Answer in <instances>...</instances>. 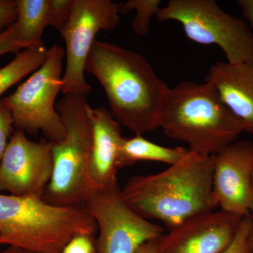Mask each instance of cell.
I'll return each instance as SVG.
<instances>
[{
	"instance_id": "cell-1",
	"label": "cell",
	"mask_w": 253,
	"mask_h": 253,
	"mask_svg": "<svg viewBox=\"0 0 253 253\" xmlns=\"http://www.w3.org/2000/svg\"><path fill=\"white\" fill-rule=\"evenodd\" d=\"M85 72L104 89L113 117L142 135L160 127L161 111L169 88L142 55L96 40Z\"/></svg>"
},
{
	"instance_id": "cell-2",
	"label": "cell",
	"mask_w": 253,
	"mask_h": 253,
	"mask_svg": "<svg viewBox=\"0 0 253 253\" xmlns=\"http://www.w3.org/2000/svg\"><path fill=\"white\" fill-rule=\"evenodd\" d=\"M214 161V156L189 151L162 172L133 176L121 189L123 199L141 217L161 221L170 230L218 208Z\"/></svg>"
},
{
	"instance_id": "cell-3",
	"label": "cell",
	"mask_w": 253,
	"mask_h": 253,
	"mask_svg": "<svg viewBox=\"0 0 253 253\" xmlns=\"http://www.w3.org/2000/svg\"><path fill=\"white\" fill-rule=\"evenodd\" d=\"M160 127L189 151L214 156L235 142L243 131L239 120L205 82H179L169 88L161 111Z\"/></svg>"
},
{
	"instance_id": "cell-4",
	"label": "cell",
	"mask_w": 253,
	"mask_h": 253,
	"mask_svg": "<svg viewBox=\"0 0 253 253\" xmlns=\"http://www.w3.org/2000/svg\"><path fill=\"white\" fill-rule=\"evenodd\" d=\"M97 231L83 206H55L41 197L0 194V245L62 253L75 236L94 237Z\"/></svg>"
},
{
	"instance_id": "cell-5",
	"label": "cell",
	"mask_w": 253,
	"mask_h": 253,
	"mask_svg": "<svg viewBox=\"0 0 253 253\" xmlns=\"http://www.w3.org/2000/svg\"><path fill=\"white\" fill-rule=\"evenodd\" d=\"M86 96L68 94L56 105L66 136L51 143L52 176L43 199L59 206H83L96 186L89 172L91 126Z\"/></svg>"
},
{
	"instance_id": "cell-6",
	"label": "cell",
	"mask_w": 253,
	"mask_h": 253,
	"mask_svg": "<svg viewBox=\"0 0 253 253\" xmlns=\"http://www.w3.org/2000/svg\"><path fill=\"white\" fill-rule=\"evenodd\" d=\"M158 21L181 23L186 37L201 45L219 46L226 62L253 61V33L247 23L228 14L214 0H169L160 8Z\"/></svg>"
},
{
	"instance_id": "cell-7",
	"label": "cell",
	"mask_w": 253,
	"mask_h": 253,
	"mask_svg": "<svg viewBox=\"0 0 253 253\" xmlns=\"http://www.w3.org/2000/svg\"><path fill=\"white\" fill-rule=\"evenodd\" d=\"M65 50L59 45L48 49L44 63L16 91L2 99L18 130L36 134L41 131L49 142L66 136L62 118L56 110V100L62 90Z\"/></svg>"
},
{
	"instance_id": "cell-8",
	"label": "cell",
	"mask_w": 253,
	"mask_h": 253,
	"mask_svg": "<svg viewBox=\"0 0 253 253\" xmlns=\"http://www.w3.org/2000/svg\"><path fill=\"white\" fill-rule=\"evenodd\" d=\"M83 206L97 226L96 253H135L144 243L165 234L162 226L141 217L126 204L118 183L96 188Z\"/></svg>"
},
{
	"instance_id": "cell-9",
	"label": "cell",
	"mask_w": 253,
	"mask_h": 253,
	"mask_svg": "<svg viewBox=\"0 0 253 253\" xmlns=\"http://www.w3.org/2000/svg\"><path fill=\"white\" fill-rule=\"evenodd\" d=\"M120 14L118 4L110 0H73L68 22L60 33L66 44L63 94L87 96L91 92L84 77L86 60L97 33L117 27Z\"/></svg>"
},
{
	"instance_id": "cell-10",
	"label": "cell",
	"mask_w": 253,
	"mask_h": 253,
	"mask_svg": "<svg viewBox=\"0 0 253 253\" xmlns=\"http://www.w3.org/2000/svg\"><path fill=\"white\" fill-rule=\"evenodd\" d=\"M51 143L33 142L15 131L0 163V190L17 196L44 197L52 176Z\"/></svg>"
},
{
	"instance_id": "cell-11",
	"label": "cell",
	"mask_w": 253,
	"mask_h": 253,
	"mask_svg": "<svg viewBox=\"0 0 253 253\" xmlns=\"http://www.w3.org/2000/svg\"><path fill=\"white\" fill-rule=\"evenodd\" d=\"M213 190L218 207L241 218L253 212V144L236 141L214 155Z\"/></svg>"
},
{
	"instance_id": "cell-12",
	"label": "cell",
	"mask_w": 253,
	"mask_h": 253,
	"mask_svg": "<svg viewBox=\"0 0 253 253\" xmlns=\"http://www.w3.org/2000/svg\"><path fill=\"white\" fill-rule=\"evenodd\" d=\"M242 219L221 210L190 219L158 239V253H222Z\"/></svg>"
},
{
	"instance_id": "cell-13",
	"label": "cell",
	"mask_w": 253,
	"mask_h": 253,
	"mask_svg": "<svg viewBox=\"0 0 253 253\" xmlns=\"http://www.w3.org/2000/svg\"><path fill=\"white\" fill-rule=\"evenodd\" d=\"M91 126V147L89 172L96 187L118 183L120 146L123 136L121 124L110 110L86 106Z\"/></svg>"
},
{
	"instance_id": "cell-14",
	"label": "cell",
	"mask_w": 253,
	"mask_h": 253,
	"mask_svg": "<svg viewBox=\"0 0 253 253\" xmlns=\"http://www.w3.org/2000/svg\"><path fill=\"white\" fill-rule=\"evenodd\" d=\"M205 82L217 91L223 103L239 120L243 131L253 136V61L213 64Z\"/></svg>"
},
{
	"instance_id": "cell-15",
	"label": "cell",
	"mask_w": 253,
	"mask_h": 253,
	"mask_svg": "<svg viewBox=\"0 0 253 253\" xmlns=\"http://www.w3.org/2000/svg\"><path fill=\"white\" fill-rule=\"evenodd\" d=\"M18 15L13 24L15 40L23 49L44 46L47 26L61 33L68 22L73 0H16Z\"/></svg>"
},
{
	"instance_id": "cell-16",
	"label": "cell",
	"mask_w": 253,
	"mask_h": 253,
	"mask_svg": "<svg viewBox=\"0 0 253 253\" xmlns=\"http://www.w3.org/2000/svg\"><path fill=\"white\" fill-rule=\"evenodd\" d=\"M189 151V149L181 146L169 148L161 146L147 140L142 135L123 137L118 166L119 168L130 166L142 161H156L172 166L180 161Z\"/></svg>"
},
{
	"instance_id": "cell-17",
	"label": "cell",
	"mask_w": 253,
	"mask_h": 253,
	"mask_svg": "<svg viewBox=\"0 0 253 253\" xmlns=\"http://www.w3.org/2000/svg\"><path fill=\"white\" fill-rule=\"evenodd\" d=\"M47 54L45 45L28 48L20 51L11 62L0 68V97L23 78L41 67Z\"/></svg>"
},
{
	"instance_id": "cell-18",
	"label": "cell",
	"mask_w": 253,
	"mask_h": 253,
	"mask_svg": "<svg viewBox=\"0 0 253 253\" xmlns=\"http://www.w3.org/2000/svg\"><path fill=\"white\" fill-rule=\"evenodd\" d=\"M160 0H129L118 4L121 14L135 11L131 27L136 34L143 36L149 33L150 23L153 16H156L160 9Z\"/></svg>"
},
{
	"instance_id": "cell-19",
	"label": "cell",
	"mask_w": 253,
	"mask_h": 253,
	"mask_svg": "<svg viewBox=\"0 0 253 253\" xmlns=\"http://www.w3.org/2000/svg\"><path fill=\"white\" fill-rule=\"evenodd\" d=\"M14 119L11 111L5 106L2 99H0V163L14 134Z\"/></svg>"
},
{
	"instance_id": "cell-20",
	"label": "cell",
	"mask_w": 253,
	"mask_h": 253,
	"mask_svg": "<svg viewBox=\"0 0 253 253\" xmlns=\"http://www.w3.org/2000/svg\"><path fill=\"white\" fill-rule=\"evenodd\" d=\"M62 253H96L95 239L87 235H77L65 246Z\"/></svg>"
},
{
	"instance_id": "cell-21",
	"label": "cell",
	"mask_w": 253,
	"mask_h": 253,
	"mask_svg": "<svg viewBox=\"0 0 253 253\" xmlns=\"http://www.w3.org/2000/svg\"><path fill=\"white\" fill-rule=\"evenodd\" d=\"M17 15L16 0H0V34L14 24Z\"/></svg>"
},
{
	"instance_id": "cell-22",
	"label": "cell",
	"mask_w": 253,
	"mask_h": 253,
	"mask_svg": "<svg viewBox=\"0 0 253 253\" xmlns=\"http://www.w3.org/2000/svg\"><path fill=\"white\" fill-rule=\"evenodd\" d=\"M249 226V218H243L234 241L222 253H251L247 244Z\"/></svg>"
},
{
	"instance_id": "cell-23",
	"label": "cell",
	"mask_w": 253,
	"mask_h": 253,
	"mask_svg": "<svg viewBox=\"0 0 253 253\" xmlns=\"http://www.w3.org/2000/svg\"><path fill=\"white\" fill-rule=\"evenodd\" d=\"M243 16L250 28H253V0H237Z\"/></svg>"
},
{
	"instance_id": "cell-24",
	"label": "cell",
	"mask_w": 253,
	"mask_h": 253,
	"mask_svg": "<svg viewBox=\"0 0 253 253\" xmlns=\"http://www.w3.org/2000/svg\"><path fill=\"white\" fill-rule=\"evenodd\" d=\"M158 240L147 241L141 245L135 253H158Z\"/></svg>"
},
{
	"instance_id": "cell-25",
	"label": "cell",
	"mask_w": 253,
	"mask_h": 253,
	"mask_svg": "<svg viewBox=\"0 0 253 253\" xmlns=\"http://www.w3.org/2000/svg\"><path fill=\"white\" fill-rule=\"evenodd\" d=\"M249 226L248 230L247 244L251 253H253V212L249 216Z\"/></svg>"
},
{
	"instance_id": "cell-26",
	"label": "cell",
	"mask_w": 253,
	"mask_h": 253,
	"mask_svg": "<svg viewBox=\"0 0 253 253\" xmlns=\"http://www.w3.org/2000/svg\"><path fill=\"white\" fill-rule=\"evenodd\" d=\"M0 253H38L34 251H30V250L22 249V248L17 247V246H8V247Z\"/></svg>"
},
{
	"instance_id": "cell-27",
	"label": "cell",
	"mask_w": 253,
	"mask_h": 253,
	"mask_svg": "<svg viewBox=\"0 0 253 253\" xmlns=\"http://www.w3.org/2000/svg\"><path fill=\"white\" fill-rule=\"evenodd\" d=\"M252 184L253 187V170H252Z\"/></svg>"
}]
</instances>
